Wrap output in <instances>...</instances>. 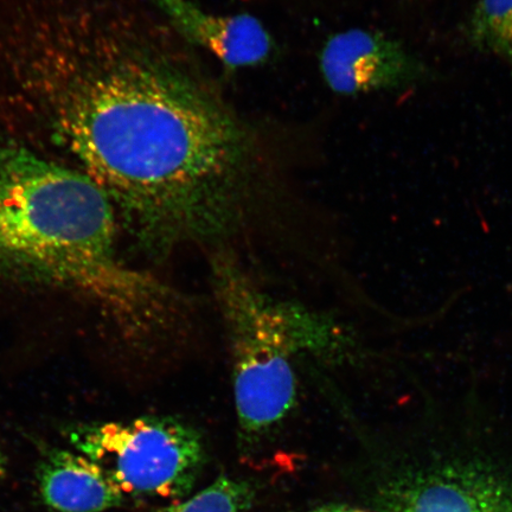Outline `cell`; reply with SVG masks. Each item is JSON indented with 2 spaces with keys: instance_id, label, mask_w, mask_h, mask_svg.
<instances>
[{
  "instance_id": "obj_1",
  "label": "cell",
  "mask_w": 512,
  "mask_h": 512,
  "mask_svg": "<svg viewBox=\"0 0 512 512\" xmlns=\"http://www.w3.org/2000/svg\"><path fill=\"white\" fill-rule=\"evenodd\" d=\"M70 125L92 178L158 249L230 226L258 169L245 125L171 62L125 64L81 100Z\"/></svg>"
},
{
  "instance_id": "obj_2",
  "label": "cell",
  "mask_w": 512,
  "mask_h": 512,
  "mask_svg": "<svg viewBox=\"0 0 512 512\" xmlns=\"http://www.w3.org/2000/svg\"><path fill=\"white\" fill-rule=\"evenodd\" d=\"M113 209L92 177L0 152V275L80 294L133 335L169 328L182 297L121 264Z\"/></svg>"
},
{
  "instance_id": "obj_3",
  "label": "cell",
  "mask_w": 512,
  "mask_h": 512,
  "mask_svg": "<svg viewBox=\"0 0 512 512\" xmlns=\"http://www.w3.org/2000/svg\"><path fill=\"white\" fill-rule=\"evenodd\" d=\"M211 271L228 334L240 430L260 438L296 405L304 358L339 360L348 338L331 317L262 290L228 255H216Z\"/></svg>"
},
{
  "instance_id": "obj_4",
  "label": "cell",
  "mask_w": 512,
  "mask_h": 512,
  "mask_svg": "<svg viewBox=\"0 0 512 512\" xmlns=\"http://www.w3.org/2000/svg\"><path fill=\"white\" fill-rule=\"evenodd\" d=\"M69 439L128 495L182 498L206 462L200 433L170 416L76 427Z\"/></svg>"
},
{
  "instance_id": "obj_5",
  "label": "cell",
  "mask_w": 512,
  "mask_h": 512,
  "mask_svg": "<svg viewBox=\"0 0 512 512\" xmlns=\"http://www.w3.org/2000/svg\"><path fill=\"white\" fill-rule=\"evenodd\" d=\"M332 92H405L431 85L438 74L401 41L381 31L350 29L332 36L320 55Z\"/></svg>"
},
{
  "instance_id": "obj_6",
  "label": "cell",
  "mask_w": 512,
  "mask_h": 512,
  "mask_svg": "<svg viewBox=\"0 0 512 512\" xmlns=\"http://www.w3.org/2000/svg\"><path fill=\"white\" fill-rule=\"evenodd\" d=\"M384 512H512V482L473 465H443L402 479Z\"/></svg>"
},
{
  "instance_id": "obj_7",
  "label": "cell",
  "mask_w": 512,
  "mask_h": 512,
  "mask_svg": "<svg viewBox=\"0 0 512 512\" xmlns=\"http://www.w3.org/2000/svg\"><path fill=\"white\" fill-rule=\"evenodd\" d=\"M184 38L232 68L264 63L272 38L253 16H217L191 0H152Z\"/></svg>"
},
{
  "instance_id": "obj_8",
  "label": "cell",
  "mask_w": 512,
  "mask_h": 512,
  "mask_svg": "<svg viewBox=\"0 0 512 512\" xmlns=\"http://www.w3.org/2000/svg\"><path fill=\"white\" fill-rule=\"evenodd\" d=\"M38 483L44 502L60 512H102L124 499L104 470L81 453H50L38 471Z\"/></svg>"
},
{
  "instance_id": "obj_9",
  "label": "cell",
  "mask_w": 512,
  "mask_h": 512,
  "mask_svg": "<svg viewBox=\"0 0 512 512\" xmlns=\"http://www.w3.org/2000/svg\"><path fill=\"white\" fill-rule=\"evenodd\" d=\"M465 46L512 66V0H478L460 28Z\"/></svg>"
},
{
  "instance_id": "obj_10",
  "label": "cell",
  "mask_w": 512,
  "mask_h": 512,
  "mask_svg": "<svg viewBox=\"0 0 512 512\" xmlns=\"http://www.w3.org/2000/svg\"><path fill=\"white\" fill-rule=\"evenodd\" d=\"M254 498L255 490L247 480L221 477L187 501L155 512H247Z\"/></svg>"
},
{
  "instance_id": "obj_11",
  "label": "cell",
  "mask_w": 512,
  "mask_h": 512,
  "mask_svg": "<svg viewBox=\"0 0 512 512\" xmlns=\"http://www.w3.org/2000/svg\"><path fill=\"white\" fill-rule=\"evenodd\" d=\"M309 512H367L361 509L341 507V505H330V507L319 508Z\"/></svg>"
},
{
  "instance_id": "obj_12",
  "label": "cell",
  "mask_w": 512,
  "mask_h": 512,
  "mask_svg": "<svg viewBox=\"0 0 512 512\" xmlns=\"http://www.w3.org/2000/svg\"><path fill=\"white\" fill-rule=\"evenodd\" d=\"M5 471H6V458L4 456L2 448H0V478H2L5 475Z\"/></svg>"
}]
</instances>
